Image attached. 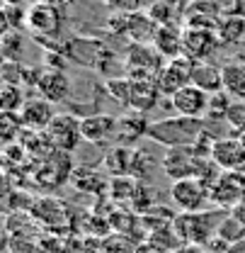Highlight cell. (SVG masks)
<instances>
[{"label":"cell","instance_id":"cb8c5ba5","mask_svg":"<svg viewBox=\"0 0 245 253\" xmlns=\"http://www.w3.org/2000/svg\"><path fill=\"white\" fill-rule=\"evenodd\" d=\"M2 61H15L22 63V56H25V49H27V37L22 34V30H10L2 32Z\"/></svg>","mask_w":245,"mask_h":253},{"label":"cell","instance_id":"f1b7e54d","mask_svg":"<svg viewBox=\"0 0 245 253\" xmlns=\"http://www.w3.org/2000/svg\"><path fill=\"white\" fill-rule=\"evenodd\" d=\"M109 192H112V197L114 200H131V197H136V192H139V180L136 178H131V175H114V180H109Z\"/></svg>","mask_w":245,"mask_h":253},{"label":"cell","instance_id":"52a82bcc","mask_svg":"<svg viewBox=\"0 0 245 253\" xmlns=\"http://www.w3.org/2000/svg\"><path fill=\"white\" fill-rule=\"evenodd\" d=\"M223 44L218 42L214 30H202V27H184L182 30V54L192 61L204 63L214 61L216 51Z\"/></svg>","mask_w":245,"mask_h":253},{"label":"cell","instance_id":"ffe728a7","mask_svg":"<svg viewBox=\"0 0 245 253\" xmlns=\"http://www.w3.org/2000/svg\"><path fill=\"white\" fill-rule=\"evenodd\" d=\"M192 85L202 88L209 95L223 93V71H221V66H216L214 61L197 63L194 73H192Z\"/></svg>","mask_w":245,"mask_h":253},{"label":"cell","instance_id":"44dd1931","mask_svg":"<svg viewBox=\"0 0 245 253\" xmlns=\"http://www.w3.org/2000/svg\"><path fill=\"white\" fill-rule=\"evenodd\" d=\"M158 97H163L158 90L155 81H131V110L134 112H143L148 115L158 105Z\"/></svg>","mask_w":245,"mask_h":253},{"label":"cell","instance_id":"e575fe53","mask_svg":"<svg viewBox=\"0 0 245 253\" xmlns=\"http://www.w3.org/2000/svg\"><path fill=\"white\" fill-rule=\"evenodd\" d=\"M105 2H107L112 10H117V12H134L141 0H105Z\"/></svg>","mask_w":245,"mask_h":253},{"label":"cell","instance_id":"74e56055","mask_svg":"<svg viewBox=\"0 0 245 253\" xmlns=\"http://www.w3.org/2000/svg\"><path fill=\"white\" fill-rule=\"evenodd\" d=\"M231 214H233V217H238V219L245 224V195L241 197V202H238V205L231 210Z\"/></svg>","mask_w":245,"mask_h":253},{"label":"cell","instance_id":"484cf974","mask_svg":"<svg viewBox=\"0 0 245 253\" xmlns=\"http://www.w3.org/2000/svg\"><path fill=\"white\" fill-rule=\"evenodd\" d=\"M25 102H27V97H25V88L22 85L2 83V88H0V107H2V112L20 115V110L25 107Z\"/></svg>","mask_w":245,"mask_h":253},{"label":"cell","instance_id":"d590c367","mask_svg":"<svg viewBox=\"0 0 245 253\" xmlns=\"http://www.w3.org/2000/svg\"><path fill=\"white\" fill-rule=\"evenodd\" d=\"M136 253H170V251H168V249H163L160 244L151 241V239H146V241L136 244Z\"/></svg>","mask_w":245,"mask_h":253},{"label":"cell","instance_id":"9a60e30c","mask_svg":"<svg viewBox=\"0 0 245 253\" xmlns=\"http://www.w3.org/2000/svg\"><path fill=\"white\" fill-rule=\"evenodd\" d=\"M107 46L97 39H90V37H73L68 39L66 44V56L68 61L80 63V66H88V68H97L100 61L107 56Z\"/></svg>","mask_w":245,"mask_h":253},{"label":"cell","instance_id":"277c9868","mask_svg":"<svg viewBox=\"0 0 245 253\" xmlns=\"http://www.w3.org/2000/svg\"><path fill=\"white\" fill-rule=\"evenodd\" d=\"M194 66L197 61H192L189 56H177V59H170L165 61V66L160 68L155 83H158V90L163 97H173L177 90H182L187 85H192V73H194Z\"/></svg>","mask_w":245,"mask_h":253},{"label":"cell","instance_id":"e0dca14e","mask_svg":"<svg viewBox=\"0 0 245 253\" xmlns=\"http://www.w3.org/2000/svg\"><path fill=\"white\" fill-rule=\"evenodd\" d=\"M153 49L165 61L182 56V30L175 22L173 25H160L153 37Z\"/></svg>","mask_w":245,"mask_h":253},{"label":"cell","instance_id":"7402d4cb","mask_svg":"<svg viewBox=\"0 0 245 253\" xmlns=\"http://www.w3.org/2000/svg\"><path fill=\"white\" fill-rule=\"evenodd\" d=\"M155 32H158V25L151 20L148 12H129L124 37H129L134 44H153Z\"/></svg>","mask_w":245,"mask_h":253},{"label":"cell","instance_id":"f546056e","mask_svg":"<svg viewBox=\"0 0 245 253\" xmlns=\"http://www.w3.org/2000/svg\"><path fill=\"white\" fill-rule=\"evenodd\" d=\"M27 27V7L25 5H2V32L25 30Z\"/></svg>","mask_w":245,"mask_h":253},{"label":"cell","instance_id":"60d3db41","mask_svg":"<svg viewBox=\"0 0 245 253\" xmlns=\"http://www.w3.org/2000/svg\"><path fill=\"white\" fill-rule=\"evenodd\" d=\"M238 139H241V144L245 146V131H241V134H238Z\"/></svg>","mask_w":245,"mask_h":253},{"label":"cell","instance_id":"d6986e66","mask_svg":"<svg viewBox=\"0 0 245 253\" xmlns=\"http://www.w3.org/2000/svg\"><path fill=\"white\" fill-rule=\"evenodd\" d=\"M216 37L223 46L243 44L245 42V12H226L216 25Z\"/></svg>","mask_w":245,"mask_h":253},{"label":"cell","instance_id":"836d02e7","mask_svg":"<svg viewBox=\"0 0 245 253\" xmlns=\"http://www.w3.org/2000/svg\"><path fill=\"white\" fill-rule=\"evenodd\" d=\"M151 166H153V163H151L148 154H143V151H134V161H131V170H129V175L136 178V180H141V178L148 175Z\"/></svg>","mask_w":245,"mask_h":253},{"label":"cell","instance_id":"4dcf8cb0","mask_svg":"<svg viewBox=\"0 0 245 253\" xmlns=\"http://www.w3.org/2000/svg\"><path fill=\"white\" fill-rule=\"evenodd\" d=\"M146 12L151 15V20H153L158 27H160V25H173V22H175V7H173L170 0H153L151 7H148Z\"/></svg>","mask_w":245,"mask_h":253},{"label":"cell","instance_id":"7c38bea8","mask_svg":"<svg viewBox=\"0 0 245 253\" xmlns=\"http://www.w3.org/2000/svg\"><path fill=\"white\" fill-rule=\"evenodd\" d=\"M170 100V107L175 110V115H184V117H199L204 120L207 112H209V102H211V95L204 93L202 88L197 85H187L182 90L168 97Z\"/></svg>","mask_w":245,"mask_h":253},{"label":"cell","instance_id":"8992f818","mask_svg":"<svg viewBox=\"0 0 245 253\" xmlns=\"http://www.w3.org/2000/svg\"><path fill=\"white\" fill-rule=\"evenodd\" d=\"M204 158L194 151V146H177V149H168L165 156L160 161L163 173L170 180H182V178H197L199 168H202Z\"/></svg>","mask_w":245,"mask_h":253},{"label":"cell","instance_id":"4316f807","mask_svg":"<svg viewBox=\"0 0 245 253\" xmlns=\"http://www.w3.org/2000/svg\"><path fill=\"white\" fill-rule=\"evenodd\" d=\"M105 90L109 93V97L114 102H119L122 107L131 105V78L129 76H117V78H107Z\"/></svg>","mask_w":245,"mask_h":253},{"label":"cell","instance_id":"4fadbf2b","mask_svg":"<svg viewBox=\"0 0 245 253\" xmlns=\"http://www.w3.org/2000/svg\"><path fill=\"white\" fill-rule=\"evenodd\" d=\"M211 161L221 170H241L245 166V146L236 134L228 136H216L211 146Z\"/></svg>","mask_w":245,"mask_h":253},{"label":"cell","instance_id":"7a4b0ae2","mask_svg":"<svg viewBox=\"0 0 245 253\" xmlns=\"http://www.w3.org/2000/svg\"><path fill=\"white\" fill-rule=\"evenodd\" d=\"M226 210H202V212H180L173 219V231L177 234L180 244L207 246L216 236L218 224L223 221Z\"/></svg>","mask_w":245,"mask_h":253},{"label":"cell","instance_id":"1f68e13d","mask_svg":"<svg viewBox=\"0 0 245 253\" xmlns=\"http://www.w3.org/2000/svg\"><path fill=\"white\" fill-rule=\"evenodd\" d=\"M102 253H136V244H131L124 234H117L102 241Z\"/></svg>","mask_w":245,"mask_h":253},{"label":"cell","instance_id":"603a6c76","mask_svg":"<svg viewBox=\"0 0 245 253\" xmlns=\"http://www.w3.org/2000/svg\"><path fill=\"white\" fill-rule=\"evenodd\" d=\"M223 71V93L231 100L245 102V61H228L221 66Z\"/></svg>","mask_w":245,"mask_h":253},{"label":"cell","instance_id":"ba28073f","mask_svg":"<svg viewBox=\"0 0 245 253\" xmlns=\"http://www.w3.org/2000/svg\"><path fill=\"white\" fill-rule=\"evenodd\" d=\"M245 195L243 170H223L214 185L209 188V200L216 210H233Z\"/></svg>","mask_w":245,"mask_h":253},{"label":"cell","instance_id":"7bdbcfd3","mask_svg":"<svg viewBox=\"0 0 245 253\" xmlns=\"http://www.w3.org/2000/svg\"><path fill=\"white\" fill-rule=\"evenodd\" d=\"M241 170H243V173H245V166H243V168H241Z\"/></svg>","mask_w":245,"mask_h":253},{"label":"cell","instance_id":"8d00e7d4","mask_svg":"<svg viewBox=\"0 0 245 253\" xmlns=\"http://www.w3.org/2000/svg\"><path fill=\"white\" fill-rule=\"evenodd\" d=\"M173 253H207L204 251V246H194V244H182V246H177Z\"/></svg>","mask_w":245,"mask_h":253},{"label":"cell","instance_id":"ab89813d","mask_svg":"<svg viewBox=\"0 0 245 253\" xmlns=\"http://www.w3.org/2000/svg\"><path fill=\"white\" fill-rule=\"evenodd\" d=\"M30 0H2V5H27Z\"/></svg>","mask_w":245,"mask_h":253},{"label":"cell","instance_id":"83f0119b","mask_svg":"<svg viewBox=\"0 0 245 253\" xmlns=\"http://www.w3.org/2000/svg\"><path fill=\"white\" fill-rule=\"evenodd\" d=\"M216 236L223 241V244H236V241H241L245 239V224L238 217H233V214H228V217H223V221L218 224V229H216Z\"/></svg>","mask_w":245,"mask_h":253},{"label":"cell","instance_id":"3957f363","mask_svg":"<svg viewBox=\"0 0 245 253\" xmlns=\"http://www.w3.org/2000/svg\"><path fill=\"white\" fill-rule=\"evenodd\" d=\"M63 7L54 0H34L27 7V30L34 37H61Z\"/></svg>","mask_w":245,"mask_h":253},{"label":"cell","instance_id":"d6a6232c","mask_svg":"<svg viewBox=\"0 0 245 253\" xmlns=\"http://www.w3.org/2000/svg\"><path fill=\"white\" fill-rule=\"evenodd\" d=\"M0 125H2V139L10 144L17 134H20V126H22V120L20 115H12V112H2L0 117Z\"/></svg>","mask_w":245,"mask_h":253},{"label":"cell","instance_id":"5bb4252c","mask_svg":"<svg viewBox=\"0 0 245 253\" xmlns=\"http://www.w3.org/2000/svg\"><path fill=\"white\" fill-rule=\"evenodd\" d=\"M117 122H119V117H112V115H105V112L85 115L80 120L83 141H90V144H97V146L117 141Z\"/></svg>","mask_w":245,"mask_h":253},{"label":"cell","instance_id":"f6af8a7d","mask_svg":"<svg viewBox=\"0 0 245 253\" xmlns=\"http://www.w3.org/2000/svg\"><path fill=\"white\" fill-rule=\"evenodd\" d=\"M243 59H245V56H243Z\"/></svg>","mask_w":245,"mask_h":253},{"label":"cell","instance_id":"5b68a950","mask_svg":"<svg viewBox=\"0 0 245 253\" xmlns=\"http://www.w3.org/2000/svg\"><path fill=\"white\" fill-rule=\"evenodd\" d=\"M170 202L180 210V212H202L207 207L209 200V188L199 180V178H182V180H173L170 185Z\"/></svg>","mask_w":245,"mask_h":253},{"label":"cell","instance_id":"6da1fadb","mask_svg":"<svg viewBox=\"0 0 245 253\" xmlns=\"http://www.w3.org/2000/svg\"><path fill=\"white\" fill-rule=\"evenodd\" d=\"M207 131V122L199 117H165L155 120L148 126V139L165 146V149H177V146H194Z\"/></svg>","mask_w":245,"mask_h":253},{"label":"cell","instance_id":"30bf717a","mask_svg":"<svg viewBox=\"0 0 245 253\" xmlns=\"http://www.w3.org/2000/svg\"><path fill=\"white\" fill-rule=\"evenodd\" d=\"M34 90H36V95H41L44 100L59 105V102H66L68 95H70V78L61 68H46L44 66V68H39Z\"/></svg>","mask_w":245,"mask_h":253},{"label":"cell","instance_id":"9c48e42d","mask_svg":"<svg viewBox=\"0 0 245 253\" xmlns=\"http://www.w3.org/2000/svg\"><path fill=\"white\" fill-rule=\"evenodd\" d=\"M46 136L51 141L54 149H59L63 154L75 151V146L83 141V129H80V120L68 115V112H59L54 117V122L46 129Z\"/></svg>","mask_w":245,"mask_h":253},{"label":"cell","instance_id":"b9f144b4","mask_svg":"<svg viewBox=\"0 0 245 253\" xmlns=\"http://www.w3.org/2000/svg\"><path fill=\"white\" fill-rule=\"evenodd\" d=\"M218 2H221V5H223V2H226V0H218Z\"/></svg>","mask_w":245,"mask_h":253},{"label":"cell","instance_id":"2e32d148","mask_svg":"<svg viewBox=\"0 0 245 253\" xmlns=\"http://www.w3.org/2000/svg\"><path fill=\"white\" fill-rule=\"evenodd\" d=\"M56 115H59V112H56L54 102L44 100L41 95H36V97H27L25 107L20 110L22 126H27V129H32V131H46L49 125L54 122V117H56Z\"/></svg>","mask_w":245,"mask_h":253},{"label":"cell","instance_id":"d4e9b609","mask_svg":"<svg viewBox=\"0 0 245 253\" xmlns=\"http://www.w3.org/2000/svg\"><path fill=\"white\" fill-rule=\"evenodd\" d=\"M131 161H134L131 146L117 144V146L105 156V163H102V166L109 170V175H129V170H131Z\"/></svg>","mask_w":245,"mask_h":253},{"label":"cell","instance_id":"ee69618b","mask_svg":"<svg viewBox=\"0 0 245 253\" xmlns=\"http://www.w3.org/2000/svg\"><path fill=\"white\" fill-rule=\"evenodd\" d=\"M243 2H245V0H243Z\"/></svg>","mask_w":245,"mask_h":253},{"label":"cell","instance_id":"8fae6325","mask_svg":"<svg viewBox=\"0 0 245 253\" xmlns=\"http://www.w3.org/2000/svg\"><path fill=\"white\" fill-rule=\"evenodd\" d=\"M223 15V7L218 0H189L182 7L184 27H202V30H216L218 20Z\"/></svg>","mask_w":245,"mask_h":253},{"label":"cell","instance_id":"f35d334b","mask_svg":"<svg viewBox=\"0 0 245 253\" xmlns=\"http://www.w3.org/2000/svg\"><path fill=\"white\" fill-rule=\"evenodd\" d=\"M228 253H245V239L236 241V244H231V246H228Z\"/></svg>","mask_w":245,"mask_h":253},{"label":"cell","instance_id":"ac0fdd59","mask_svg":"<svg viewBox=\"0 0 245 253\" xmlns=\"http://www.w3.org/2000/svg\"><path fill=\"white\" fill-rule=\"evenodd\" d=\"M148 126H151V122L146 120L143 112L124 115V117H119V122H117V144L134 146L141 136H148Z\"/></svg>","mask_w":245,"mask_h":253}]
</instances>
